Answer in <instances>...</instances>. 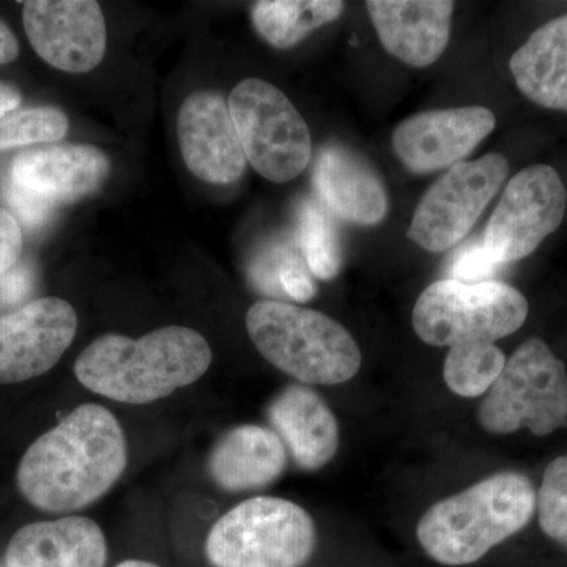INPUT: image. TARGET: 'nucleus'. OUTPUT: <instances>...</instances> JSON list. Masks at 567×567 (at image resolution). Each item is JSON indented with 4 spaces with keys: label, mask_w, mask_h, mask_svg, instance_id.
<instances>
[{
    "label": "nucleus",
    "mask_w": 567,
    "mask_h": 567,
    "mask_svg": "<svg viewBox=\"0 0 567 567\" xmlns=\"http://www.w3.org/2000/svg\"><path fill=\"white\" fill-rule=\"evenodd\" d=\"M126 461L118 421L104 406L85 404L25 451L18 487L39 509L69 513L102 498L122 476Z\"/></svg>",
    "instance_id": "obj_1"
},
{
    "label": "nucleus",
    "mask_w": 567,
    "mask_h": 567,
    "mask_svg": "<svg viewBox=\"0 0 567 567\" xmlns=\"http://www.w3.org/2000/svg\"><path fill=\"white\" fill-rule=\"evenodd\" d=\"M212 364L203 334L164 327L141 339L106 334L78 358L74 374L93 391L125 404H148L192 385Z\"/></svg>",
    "instance_id": "obj_2"
},
{
    "label": "nucleus",
    "mask_w": 567,
    "mask_h": 567,
    "mask_svg": "<svg viewBox=\"0 0 567 567\" xmlns=\"http://www.w3.org/2000/svg\"><path fill=\"white\" fill-rule=\"evenodd\" d=\"M535 513L532 481L522 473H498L435 503L417 522L416 536L440 565H473L527 527Z\"/></svg>",
    "instance_id": "obj_3"
},
{
    "label": "nucleus",
    "mask_w": 567,
    "mask_h": 567,
    "mask_svg": "<svg viewBox=\"0 0 567 567\" xmlns=\"http://www.w3.org/2000/svg\"><path fill=\"white\" fill-rule=\"evenodd\" d=\"M249 338L265 360L308 385H341L363 361L353 336L312 309L257 301L246 315Z\"/></svg>",
    "instance_id": "obj_4"
},
{
    "label": "nucleus",
    "mask_w": 567,
    "mask_h": 567,
    "mask_svg": "<svg viewBox=\"0 0 567 567\" xmlns=\"http://www.w3.org/2000/svg\"><path fill=\"white\" fill-rule=\"evenodd\" d=\"M477 420L495 435L528 429L532 434L546 436L567 427L565 363L543 339H528L506 360L481 402Z\"/></svg>",
    "instance_id": "obj_5"
},
{
    "label": "nucleus",
    "mask_w": 567,
    "mask_h": 567,
    "mask_svg": "<svg viewBox=\"0 0 567 567\" xmlns=\"http://www.w3.org/2000/svg\"><path fill=\"white\" fill-rule=\"evenodd\" d=\"M315 547V520L303 507L257 496L213 525L207 557L215 567H301Z\"/></svg>",
    "instance_id": "obj_6"
},
{
    "label": "nucleus",
    "mask_w": 567,
    "mask_h": 567,
    "mask_svg": "<svg viewBox=\"0 0 567 567\" xmlns=\"http://www.w3.org/2000/svg\"><path fill=\"white\" fill-rule=\"evenodd\" d=\"M528 311L527 298L509 284L446 278L420 295L412 322L417 338L429 346L495 344L520 330Z\"/></svg>",
    "instance_id": "obj_7"
},
{
    "label": "nucleus",
    "mask_w": 567,
    "mask_h": 567,
    "mask_svg": "<svg viewBox=\"0 0 567 567\" xmlns=\"http://www.w3.org/2000/svg\"><path fill=\"white\" fill-rule=\"evenodd\" d=\"M230 117L254 171L274 183L293 181L311 162L308 123L270 82L249 78L230 92Z\"/></svg>",
    "instance_id": "obj_8"
},
{
    "label": "nucleus",
    "mask_w": 567,
    "mask_h": 567,
    "mask_svg": "<svg viewBox=\"0 0 567 567\" xmlns=\"http://www.w3.org/2000/svg\"><path fill=\"white\" fill-rule=\"evenodd\" d=\"M507 175L509 163L499 153L450 167L417 204L406 238L425 251L454 248L473 229Z\"/></svg>",
    "instance_id": "obj_9"
},
{
    "label": "nucleus",
    "mask_w": 567,
    "mask_h": 567,
    "mask_svg": "<svg viewBox=\"0 0 567 567\" xmlns=\"http://www.w3.org/2000/svg\"><path fill=\"white\" fill-rule=\"evenodd\" d=\"M567 207L565 183L547 164L514 175L496 205L483 241L496 265L525 259L561 226Z\"/></svg>",
    "instance_id": "obj_10"
},
{
    "label": "nucleus",
    "mask_w": 567,
    "mask_h": 567,
    "mask_svg": "<svg viewBox=\"0 0 567 567\" xmlns=\"http://www.w3.org/2000/svg\"><path fill=\"white\" fill-rule=\"evenodd\" d=\"M22 22L33 50L54 69L89 73L102 63L107 32L93 0H28Z\"/></svg>",
    "instance_id": "obj_11"
},
{
    "label": "nucleus",
    "mask_w": 567,
    "mask_h": 567,
    "mask_svg": "<svg viewBox=\"0 0 567 567\" xmlns=\"http://www.w3.org/2000/svg\"><path fill=\"white\" fill-rule=\"evenodd\" d=\"M78 316L61 298H40L0 316V385L47 374L76 334Z\"/></svg>",
    "instance_id": "obj_12"
},
{
    "label": "nucleus",
    "mask_w": 567,
    "mask_h": 567,
    "mask_svg": "<svg viewBox=\"0 0 567 567\" xmlns=\"http://www.w3.org/2000/svg\"><path fill=\"white\" fill-rule=\"evenodd\" d=\"M495 125L494 112L483 106L425 111L398 125L393 148L413 173H435L464 162Z\"/></svg>",
    "instance_id": "obj_13"
},
{
    "label": "nucleus",
    "mask_w": 567,
    "mask_h": 567,
    "mask_svg": "<svg viewBox=\"0 0 567 567\" xmlns=\"http://www.w3.org/2000/svg\"><path fill=\"white\" fill-rule=\"evenodd\" d=\"M183 162L199 181L230 185L246 171V156L221 93L186 96L177 118Z\"/></svg>",
    "instance_id": "obj_14"
},
{
    "label": "nucleus",
    "mask_w": 567,
    "mask_h": 567,
    "mask_svg": "<svg viewBox=\"0 0 567 567\" xmlns=\"http://www.w3.org/2000/svg\"><path fill=\"white\" fill-rule=\"evenodd\" d=\"M365 9L383 48L406 65L431 66L450 43V0H369Z\"/></svg>",
    "instance_id": "obj_15"
},
{
    "label": "nucleus",
    "mask_w": 567,
    "mask_h": 567,
    "mask_svg": "<svg viewBox=\"0 0 567 567\" xmlns=\"http://www.w3.org/2000/svg\"><path fill=\"white\" fill-rule=\"evenodd\" d=\"M315 188L323 207L358 226H375L385 219L388 194L382 178L363 156L344 145L330 144L317 156Z\"/></svg>",
    "instance_id": "obj_16"
},
{
    "label": "nucleus",
    "mask_w": 567,
    "mask_h": 567,
    "mask_svg": "<svg viewBox=\"0 0 567 567\" xmlns=\"http://www.w3.org/2000/svg\"><path fill=\"white\" fill-rule=\"evenodd\" d=\"M110 158L92 145H58L21 153L11 177L51 203H73L99 192L110 175Z\"/></svg>",
    "instance_id": "obj_17"
},
{
    "label": "nucleus",
    "mask_w": 567,
    "mask_h": 567,
    "mask_svg": "<svg viewBox=\"0 0 567 567\" xmlns=\"http://www.w3.org/2000/svg\"><path fill=\"white\" fill-rule=\"evenodd\" d=\"M106 539L87 517L25 525L7 547V567H104Z\"/></svg>",
    "instance_id": "obj_18"
},
{
    "label": "nucleus",
    "mask_w": 567,
    "mask_h": 567,
    "mask_svg": "<svg viewBox=\"0 0 567 567\" xmlns=\"http://www.w3.org/2000/svg\"><path fill=\"white\" fill-rule=\"evenodd\" d=\"M268 416L295 462L303 468H322L338 453V421L309 388L293 385L284 390L270 405Z\"/></svg>",
    "instance_id": "obj_19"
},
{
    "label": "nucleus",
    "mask_w": 567,
    "mask_h": 567,
    "mask_svg": "<svg viewBox=\"0 0 567 567\" xmlns=\"http://www.w3.org/2000/svg\"><path fill=\"white\" fill-rule=\"evenodd\" d=\"M287 465L281 436L260 425H240L213 450L208 468L224 491L246 492L274 483Z\"/></svg>",
    "instance_id": "obj_20"
},
{
    "label": "nucleus",
    "mask_w": 567,
    "mask_h": 567,
    "mask_svg": "<svg viewBox=\"0 0 567 567\" xmlns=\"http://www.w3.org/2000/svg\"><path fill=\"white\" fill-rule=\"evenodd\" d=\"M509 70L529 102L567 112V13L533 32L514 52Z\"/></svg>",
    "instance_id": "obj_21"
},
{
    "label": "nucleus",
    "mask_w": 567,
    "mask_h": 567,
    "mask_svg": "<svg viewBox=\"0 0 567 567\" xmlns=\"http://www.w3.org/2000/svg\"><path fill=\"white\" fill-rule=\"evenodd\" d=\"M339 0H262L252 6L254 28L278 50H289L309 33L341 17Z\"/></svg>",
    "instance_id": "obj_22"
},
{
    "label": "nucleus",
    "mask_w": 567,
    "mask_h": 567,
    "mask_svg": "<svg viewBox=\"0 0 567 567\" xmlns=\"http://www.w3.org/2000/svg\"><path fill=\"white\" fill-rule=\"evenodd\" d=\"M506 364V357L492 342H468L453 346L446 354L443 379L461 398L486 394Z\"/></svg>",
    "instance_id": "obj_23"
},
{
    "label": "nucleus",
    "mask_w": 567,
    "mask_h": 567,
    "mask_svg": "<svg viewBox=\"0 0 567 567\" xmlns=\"http://www.w3.org/2000/svg\"><path fill=\"white\" fill-rule=\"evenodd\" d=\"M298 240L306 265L316 278L330 281L338 276L342 265L341 244L333 219L320 200L305 199L300 204Z\"/></svg>",
    "instance_id": "obj_24"
},
{
    "label": "nucleus",
    "mask_w": 567,
    "mask_h": 567,
    "mask_svg": "<svg viewBox=\"0 0 567 567\" xmlns=\"http://www.w3.org/2000/svg\"><path fill=\"white\" fill-rule=\"evenodd\" d=\"M66 132L69 118L58 107H20L0 118V151L61 141Z\"/></svg>",
    "instance_id": "obj_25"
},
{
    "label": "nucleus",
    "mask_w": 567,
    "mask_h": 567,
    "mask_svg": "<svg viewBox=\"0 0 567 567\" xmlns=\"http://www.w3.org/2000/svg\"><path fill=\"white\" fill-rule=\"evenodd\" d=\"M536 511L540 529L567 547V456L548 464L536 494Z\"/></svg>",
    "instance_id": "obj_26"
},
{
    "label": "nucleus",
    "mask_w": 567,
    "mask_h": 567,
    "mask_svg": "<svg viewBox=\"0 0 567 567\" xmlns=\"http://www.w3.org/2000/svg\"><path fill=\"white\" fill-rule=\"evenodd\" d=\"M0 203L31 233L50 221L55 205L47 197L24 188L11 174L0 177Z\"/></svg>",
    "instance_id": "obj_27"
},
{
    "label": "nucleus",
    "mask_w": 567,
    "mask_h": 567,
    "mask_svg": "<svg viewBox=\"0 0 567 567\" xmlns=\"http://www.w3.org/2000/svg\"><path fill=\"white\" fill-rule=\"evenodd\" d=\"M498 268L499 265L484 249L483 241L473 240L451 257L447 279L468 284L492 281L491 278Z\"/></svg>",
    "instance_id": "obj_28"
},
{
    "label": "nucleus",
    "mask_w": 567,
    "mask_h": 567,
    "mask_svg": "<svg viewBox=\"0 0 567 567\" xmlns=\"http://www.w3.org/2000/svg\"><path fill=\"white\" fill-rule=\"evenodd\" d=\"M293 252L292 245L274 244L264 249L259 256L254 259L251 268H249V279L254 287L262 290L265 293L282 295L279 289V271H281L287 257Z\"/></svg>",
    "instance_id": "obj_29"
},
{
    "label": "nucleus",
    "mask_w": 567,
    "mask_h": 567,
    "mask_svg": "<svg viewBox=\"0 0 567 567\" xmlns=\"http://www.w3.org/2000/svg\"><path fill=\"white\" fill-rule=\"evenodd\" d=\"M278 282L282 295H287V297L300 301V303L311 300L317 293V287L312 282L311 275L306 270L300 257L295 251L284 262L281 271H279Z\"/></svg>",
    "instance_id": "obj_30"
},
{
    "label": "nucleus",
    "mask_w": 567,
    "mask_h": 567,
    "mask_svg": "<svg viewBox=\"0 0 567 567\" xmlns=\"http://www.w3.org/2000/svg\"><path fill=\"white\" fill-rule=\"evenodd\" d=\"M21 252V224L9 210L0 208V276L17 267Z\"/></svg>",
    "instance_id": "obj_31"
},
{
    "label": "nucleus",
    "mask_w": 567,
    "mask_h": 567,
    "mask_svg": "<svg viewBox=\"0 0 567 567\" xmlns=\"http://www.w3.org/2000/svg\"><path fill=\"white\" fill-rule=\"evenodd\" d=\"M33 271L29 264L18 262L6 275L0 276V308L18 303L31 292Z\"/></svg>",
    "instance_id": "obj_32"
},
{
    "label": "nucleus",
    "mask_w": 567,
    "mask_h": 567,
    "mask_svg": "<svg viewBox=\"0 0 567 567\" xmlns=\"http://www.w3.org/2000/svg\"><path fill=\"white\" fill-rule=\"evenodd\" d=\"M18 55H20V43L9 25L0 20V65L17 61Z\"/></svg>",
    "instance_id": "obj_33"
},
{
    "label": "nucleus",
    "mask_w": 567,
    "mask_h": 567,
    "mask_svg": "<svg viewBox=\"0 0 567 567\" xmlns=\"http://www.w3.org/2000/svg\"><path fill=\"white\" fill-rule=\"evenodd\" d=\"M22 95L13 85L0 82V118L11 111L20 110Z\"/></svg>",
    "instance_id": "obj_34"
},
{
    "label": "nucleus",
    "mask_w": 567,
    "mask_h": 567,
    "mask_svg": "<svg viewBox=\"0 0 567 567\" xmlns=\"http://www.w3.org/2000/svg\"><path fill=\"white\" fill-rule=\"evenodd\" d=\"M117 567H158L153 565V563L140 561V559H128V561H123Z\"/></svg>",
    "instance_id": "obj_35"
}]
</instances>
